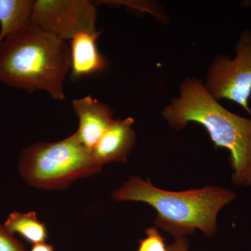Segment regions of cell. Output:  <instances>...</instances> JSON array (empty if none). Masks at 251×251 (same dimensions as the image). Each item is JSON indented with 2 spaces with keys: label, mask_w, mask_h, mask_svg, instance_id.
<instances>
[{
  "label": "cell",
  "mask_w": 251,
  "mask_h": 251,
  "mask_svg": "<svg viewBox=\"0 0 251 251\" xmlns=\"http://www.w3.org/2000/svg\"><path fill=\"white\" fill-rule=\"evenodd\" d=\"M162 117L175 130L190 122L203 126L216 147L227 149L232 182L251 186V118L229 111L219 103L198 77H187L175 97L162 110Z\"/></svg>",
  "instance_id": "cell-1"
},
{
  "label": "cell",
  "mask_w": 251,
  "mask_h": 251,
  "mask_svg": "<svg viewBox=\"0 0 251 251\" xmlns=\"http://www.w3.org/2000/svg\"><path fill=\"white\" fill-rule=\"evenodd\" d=\"M96 6L88 0H37L31 23L62 40H72L78 33L97 31Z\"/></svg>",
  "instance_id": "cell-6"
},
{
  "label": "cell",
  "mask_w": 251,
  "mask_h": 251,
  "mask_svg": "<svg viewBox=\"0 0 251 251\" xmlns=\"http://www.w3.org/2000/svg\"><path fill=\"white\" fill-rule=\"evenodd\" d=\"M29 251H54V248L50 244L46 242L34 244Z\"/></svg>",
  "instance_id": "cell-15"
},
{
  "label": "cell",
  "mask_w": 251,
  "mask_h": 251,
  "mask_svg": "<svg viewBox=\"0 0 251 251\" xmlns=\"http://www.w3.org/2000/svg\"><path fill=\"white\" fill-rule=\"evenodd\" d=\"M235 56L218 54L211 63L204 87L216 100L227 99L251 116V31H242L234 46Z\"/></svg>",
  "instance_id": "cell-5"
},
{
  "label": "cell",
  "mask_w": 251,
  "mask_h": 251,
  "mask_svg": "<svg viewBox=\"0 0 251 251\" xmlns=\"http://www.w3.org/2000/svg\"><path fill=\"white\" fill-rule=\"evenodd\" d=\"M4 227L10 233L20 234L33 244L46 242L48 238L46 225L38 219L34 211H14L8 216Z\"/></svg>",
  "instance_id": "cell-11"
},
{
  "label": "cell",
  "mask_w": 251,
  "mask_h": 251,
  "mask_svg": "<svg viewBox=\"0 0 251 251\" xmlns=\"http://www.w3.org/2000/svg\"><path fill=\"white\" fill-rule=\"evenodd\" d=\"M168 251H188V241L186 237L175 238V242L168 246Z\"/></svg>",
  "instance_id": "cell-14"
},
{
  "label": "cell",
  "mask_w": 251,
  "mask_h": 251,
  "mask_svg": "<svg viewBox=\"0 0 251 251\" xmlns=\"http://www.w3.org/2000/svg\"><path fill=\"white\" fill-rule=\"evenodd\" d=\"M34 0H0V43L31 23Z\"/></svg>",
  "instance_id": "cell-10"
},
{
  "label": "cell",
  "mask_w": 251,
  "mask_h": 251,
  "mask_svg": "<svg viewBox=\"0 0 251 251\" xmlns=\"http://www.w3.org/2000/svg\"><path fill=\"white\" fill-rule=\"evenodd\" d=\"M236 197L233 191L219 186L165 191L138 176H130L112 194L118 202L135 201L152 206L156 212L155 224L175 238L193 234L196 229L207 237L214 235L220 210Z\"/></svg>",
  "instance_id": "cell-3"
},
{
  "label": "cell",
  "mask_w": 251,
  "mask_h": 251,
  "mask_svg": "<svg viewBox=\"0 0 251 251\" xmlns=\"http://www.w3.org/2000/svg\"><path fill=\"white\" fill-rule=\"evenodd\" d=\"M72 105L79 119L78 129L74 133L80 143L92 151L115 120L113 112L108 105L90 95L74 99Z\"/></svg>",
  "instance_id": "cell-7"
},
{
  "label": "cell",
  "mask_w": 251,
  "mask_h": 251,
  "mask_svg": "<svg viewBox=\"0 0 251 251\" xmlns=\"http://www.w3.org/2000/svg\"><path fill=\"white\" fill-rule=\"evenodd\" d=\"M103 166L75 133L54 143H38L23 149L18 171L28 184L41 189H62L75 180L97 174Z\"/></svg>",
  "instance_id": "cell-4"
},
{
  "label": "cell",
  "mask_w": 251,
  "mask_h": 251,
  "mask_svg": "<svg viewBox=\"0 0 251 251\" xmlns=\"http://www.w3.org/2000/svg\"><path fill=\"white\" fill-rule=\"evenodd\" d=\"M146 234L147 237L140 241L137 251H168L164 238L156 227H149L146 229Z\"/></svg>",
  "instance_id": "cell-12"
},
{
  "label": "cell",
  "mask_w": 251,
  "mask_h": 251,
  "mask_svg": "<svg viewBox=\"0 0 251 251\" xmlns=\"http://www.w3.org/2000/svg\"><path fill=\"white\" fill-rule=\"evenodd\" d=\"M0 251H27L24 245L0 225Z\"/></svg>",
  "instance_id": "cell-13"
},
{
  "label": "cell",
  "mask_w": 251,
  "mask_h": 251,
  "mask_svg": "<svg viewBox=\"0 0 251 251\" xmlns=\"http://www.w3.org/2000/svg\"><path fill=\"white\" fill-rule=\"evenodd\" d=\"M70 72L67 42L31 23L0 43V82L9 87L63 100Z\"/></svg>",
  "instance_id": "cell-2"
},
{
  "label": "cell",
  "mask_w": 251,
  "mask_h": 251,
  "mask_svg": "<svg viewBox=\"0 0 251 251\" xmlns=\"http://www.w3.org/2000/svg\"><path fill=\"white\" fill-rule=\"evenodd\" d=\"M134 119L115 120L92 150L95 159L102 166L117 162L126 163L136 141L133 128Z\"/></svg>",
  "instance_id": "cell-8"
},
{
  "label": "cell",
  "mask_w": 251,
  "mask_h": 251,
  "mask_svg": "<svg viewBox=\"0 0 251 251\" xmlns=\"http://www.w3.org/2000/svg\"><path fill=\"white\" fill-rule=\"evenodd\" d=\"M102 31H83L71 40V75L73 80L103 72L108 61L99 52L97 41Z\"/></svg>",
  "instance_id": "cell-9"
}]
</instances>
